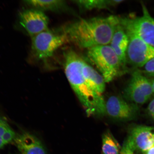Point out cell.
<instances>
[{"instance_id":"1","label":"cell","mask_w":154,"mask_h":154,"mask_svg":"<svg viewBox=\"0 0 154 154\" xmlns=\"http://www.w3.org/2000/svg\"><path fill=\"white\" fill-rule=\"evenodd\" d=\"M120 17L82 19L67 25L62 30L70 42L77 47L88 49L96 46L109 45Z\"/></svg>"},{"instance_id":"8","label":"cell","mask_w":154,"mask_h":154,"mask_svg":"<svg viewBox=\"0 0 154 154\" xmlns=\"http://www.w3.org/2000/svg\"><path fill=\"white\" fill-rule=\"evenodd\" d=\"M19 23L31 38L49 29L48 17L43 11L35 9L21 11L19 14Z\"/></svg>"},{"instance_id":"20","label":"cell","mask_w":154,"mask_h":154,"mask_svg":"<svg viewBox=\"0 0 154 154\" xmlns=\"http://www.w3.org/2000/svg\"><path fill=\"white\" fill-rule=\"evenodd\" d=\"M148 112L154 120V99L150 102L147 107Z\"/></svg>"},{"instance_id":"6","label":"cell","mask_w":154,"mask_h":154,"mask_svg":"<svg viewBox=\"0 0 154 154\" xmlns=\"http://www.w3.org/2000/svg\"><path fill=\"white\" fill-rule=\"evenodd\" d=\"M154 94L151 81L139 70H135L124 91L125 97L136 104L143 105Z\"/></svg>"},{"instance_id":"14","label":"cell","mask_w":154,"mask_h":154,"mask_svg":"<svg viewBox=\"0 0 154 154\" xmlns=\"http://www.w3.org/2000/svg\"><path fill=\"white\" fill-rule=\"evenodd\" d=\"M24 3L33 9L42 11H49L54 12H60L68 10L69 7L66 1L63 0L25 1Z\"/></svg>"},{"instance_id":"3","label":"cell","mask_w":154,"mask_h":154,"mask_svg":"<svg viewBox=\"0 0 154 154\" xmlns=\"http://www.w3.org/2000/svg\"><path fill=\"white\" fill-rule=\"evenodd\" d=\"M87 50V57L99 71L106 83L112 81L128 72L123 68L109 45L96 46Z\"/></svg>"},{"instance_id":"21","label":"cell","mask_w":154,"mask_h":154,"mask_svg":"<svg viewBox=\"0 0 154 154\" xmlns=\"http://www.w3.org/2000/svg\"><path fill=\"white\" fill-rule=\"evenodd\" d=\"M146 154H154V146L146 152Z\"/></svg>"},{"instance_id":"4","label":"cell","mask_w":154,"mask_h":154,"mask_svg":"<svg viewBox=\"0 0 154 154\" xmlns=\"http://www.w3.org/2000/svg\"><path fill=\"white\" fill-rule=\"evenodd\" d=\"M68 42L62 30H47L32 38V53L37 60H46L53 56L54 53Z\"/></svg>"},{"instance_id":"12","label":"cell","mask_w":154,"mask_h":154,"mask_svg":"<svg viewBox=\"0 0 154 154\" xmlns=\"http://www.w3.org/2000/svg\"><path fill=\"white\" fill-rule=\"evenodd\" d=\"M128 44V36L120 22L115 29L109 45L118 57L123 68L127 71L126 52Z\"/></svg>"},{"instance_id":"16","label":"cell","mask_w":154,"mask_h":154,"mask_svg":"<svg viewBox=\"0 0 154 154\" xmlns=\"http://www.w3.org/2000/svg\"><path fill=\"white\" fill-rule=\"evenodd\" d=\"M121 148L110 131L105 132L102 136V154H120Z\"/></svg>"},{"instance_id":"5","label":"cell","mask_w":154,"mask_h":154,"mask_svg":"<svg viewBox=\"0 0 154 154\" xmlns=\"http://www.w3.org/2000/svg\"><path fill=\"white\" fill-rule=\"evenodd\" d=\"M124 29L128 38L127 63L136 68H142L154 57V48L146 43L132 31Z\"/></svg>"},{"instance_id":"22","label":"cell","mask_w":154,"mask_h":154,"mask_svg":"<svg viewBox=\"0 0 154 154\" xmlns=\"http://www.w3.org/2000/svg\"><path fill=\"white\" fill-rule=\"evenodd\" d=\"M151 82L152 84V85L154 94V78L151 81Z\"/></svg>"},{"instance_id":"19","label":"cell","mask_w":154,"mask_h":154,"mask_svg":"<svg viewBox=\"0 0 154 154\" xmlns=\"http://www.w3.org/2000/svg\"><path fill=\"white\" fill-rule=\"evenodd\" d=\"M142 68L143 69L140 71L144 75L154 77V57L146 63Z\"/></svg>"},{"instance_id":"18","label":"cell","mask_w":154,"mask_h":154,"mask_svg":"<svg viewBox=\"0 0 154 154\" xmlns=\"http://www.w3.org/2000/svg\"><path fill=\"white\" fill-rule=\"evenodd\" d=\"M135 151L136 149L134 144L128 137L123 144L120 154H134Z\"/></svg>"},{"instance_id":"13","label":"cell","mask_w":154,"mask_h":154,"mask_svg":"<svg viewBox=\"0 0 154 154\" xmlns=\"http://www.w3.org/2000/svg\"><path fill=\"white\" fill-rule=\"evenodd\" d=\"M82 72L85 79L94 91L103 95L105 89L106 82L100 74L84 60Z\"/></svg>"},{"instance_id":"2","label":"cell","mask_w":154,"mask_h":154,"mask_svg":"<svg viewBox=\"0 0 154 154\" xmlns=\"http://www.w3.org/2000/svg\"><path fill=\"white\" fill-rule=\"evenodd\" d=\"M65 75L87 115L106 114L105 101L103 95L94 91L87 83L82 72L84 60L72 50L64 54Z\"/></svg>"},{"instance_id":"15","label":"cell","mask_w":154,"mask_h":154,"mask_svg":"<svg viewBox=\"0 0 154 154\" xmlns=\"http://www.w3.org/2000/svg\"><path fill=\"white\" fill-rule=\"evenodd\" d=\"M124 1L122 0H79L72 1L82 11L95 9H108L114 7Z\"/></svg>"},{"instance_id":"11","label":"cell","mask_w":154,"mask_h":154,"mask_svg":"<svg viewBox=\"0 0 154 154\" xmlns=\"http://www.w3.org/2000/svg\"><path fill=\"white\" fill-rule=\"evenodd\" d=\"M13 142L20 154H48L40 140L29 133L16 135Z\"/></svg>"},{"instance_id":"10","label":"cell","mask_w":154,"mask_h":154,"mask_svg":"<svg viewBox=\"0 0 154 154\" xmlns=\"http://www.w3.org/2000/svg\"><path fill=\"white\" fill-rule=\"evenodd\" d=\"M128 137L131 140L136 150L146 152L154 146V128L146 126L134 127Z\"/></svg>"},{"instance_id":"17","label":"cell","mask_w":154,"mask_h":154,"mask_svg":"<svg viewBox=\"0 0 154 154\" xmlns=\"http://www.w3.org/2000/svg\"><path fill=\"white\" fill-rule=\"evenodd\" d=\"M16 135L7 121L0 116V149L13 142Z\"/></svg>"},{"instance_id":"9","label":"cell","mask_w":154,"mask_h":154,"mask_svg":"<svg viewBox=\"0 0 154 154\" xmlns=\"http://www.w3.org/2000/svg\"><path fill=\"white\" fill-rule=\"evenodd\" d=\"M106 114L113 119L128 120L135 115L136 107L118 96H112L105 102Z\"/></svg>"},{"instance_id":"7","label":"cell","mask_w":154,"mask_h":154,"mask_svg":"<svg viewBox=\"0 0 154 154\" xmlns=\"http://www.w3.org/2000/svg\"><path fill=\"white\" fill-rule=\"evenodd\" d=\"M142 7V16L120 17V23L124 28L132 31L146 43L154 48V18L143 4Z\"/></svg>"}]
</instances>
